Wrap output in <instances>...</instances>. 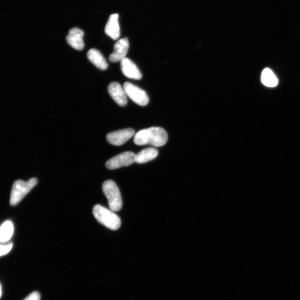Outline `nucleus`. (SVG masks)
Returning a JSON list of instances; mask_svg holds the SVG:
<instances>
[{
	"instance_id": "1",
	"label": "nucleus",
	"mask_w": 300,
	"mask_h": 300,
	"mask_svg": "<svg viewBox=\"0 0 300 300\" xmlns=\"http://www.w3.org/2000/svg\"><path fill=\"white\" fill-rule=\"evenodd\" d=\"M168 135L164 129L159 127L139 131L134 137V143L142 146L150 145L155 147H161L167 143Z\"/></svg>"
},
{
	"instance_id": "2",
	"label": "nucleus",
	"mask_w": 300,
	"mask_h": 300,
	"mask_svg": "<svg viewBox=\"0 0 300 300\" xmlns=\"http://www.w3.org/2000/svg\"><path fill=\"white\" fill-rule=\"evenodd\" d=\"M93 213L96 219L107 228L112 230H117L120 228L121 219L112 210L97 205L94 207Z\"/></svg>"
},
{
	"instance_id": "3",
	"label": "nucleus",
	"mask_w": 300,
	"mask_h": 300,
	"mask_svg": "<svg viewBox=\"0 0 300 300\" xmlns=\"http://www.w3.org/2000/svg\"><path fill=\"white\" fill-rule=\"evenodd\" d=\"M38 180L36 178H31L28 181L17 180L12 186L10 203L11 206H15L20 202L30 191L37 184Z\"/></svg>"
},
{
	"instance_id": "4",
	"label": "nucleus",
	"mask_w": 300,
	"mask_h": 300,
	"mask_svg": "<svg viewBox=\"0 0 300 300\" xmlns=\"http://www.w3.org/2000/svg\"><path fill=\"white\" fill-rule=\"evenodd\" d=\"M102 188L111 210L119 212L122 208L123 200L117 184L112 180H107L104 182Z\"/></svg>"
},
{
	"instance_id": "5",
	"label": "nucleus",
	"mask_w": 300,
	"mask_h": 300,
	"mask_svg": "<svg viewBox=\"0 0 300 300\" xmlns=\"http://www.w3.org/2000/svg\"><path fill=\"white\" fill-rule=\"evenodd\" d=\"M123 87L127 97H129L134 103L142 106L148 104L149 102L148 95L142 88L129 82H125Z\"/></svg>"
},
{
	"instance_id": "6",
	"label": "nucleus",
	"mask_w": 300,
	"mask_h": 300,
	"mask_svg": "<svg viewBox=\"0 0 300 300\" xmlns=\"http://www.w3.org/2000/svg\"><path fill=\"white\" fill-rule=\"evenodd\" d=\"M136 163V154L131 151L125 152L114 156L105 164L106 167L109 170H116L121 167H128Z\"/></svg>"
},
{
	"instance_id": "7",
	"label": "nucleus",
	"mask_w": 300,
	"mask_h": 300,
	"mask_svg": "<svg viewBox=\"0 0 300 300\" xmlns=\"http://www.w3.org/2000/svg\"><path fill=\"white\" fill-rule=\"evenodd\" d=\"M135 131L132 129H125L113 131L107 134V141L110 144L121 146L124 144L128 140L135 135Z\"/></svg>"
},
{
	"instance_id": "8",
	"label": "nucleus",
	"mask_w": 300,
	"mask_h": 300,
	"mask_svg": "<svg viewBox=\"0 0 300 300\" xmlns=\"http://www.w3.org/2000/svg\"><path fill=\"white\" fill-rule=\"evenodd\" d=\"M129 42L127 37L120 39L114 45L113 52L109 56L111 62H117L126 58L128 52Z\"/></svg>"
},
{
	"instance_id": "9",
	"label": "nucleus",
	"mask_w": 300,
	"mask_h": 300,
	"mask_svg": "<svg viewBox=\"0 0 300 300\" xmlns=\"http://www.w3.org/2000/svg\"><path fill=\"white\" fill-rule=\"evenodd\" d=\"M108 92L112 99L121 107L127 104V94L123 87L117 82H112L108 85Z\"/></svg>"
},
{
	"instance_id": "10",
	"label": "nucleus",
	"mask_w": 300,
	"mask_h": 300,
	"mask_svg": "<svg viewBox=\"0 0 300 300\" xmlns=\"http://www.w3.org/2000/svg\"><path fill=\"white\" fill-rule=\"evenodd\" d=\"M121 67L126 77L137 80L142 78V74L135 63L127 57L121 61Z\"/></svg>"
},
{
	"instance_id": "11",
	"label": "nucleus",
	"mask_w": 300,
	"mask_h": 300,
	"mask_svg": "<svg viewBox=\"0 0 300 300\" xmlns=\"http://www.w3.org/2000/svg\"><path fill=\"white\" fill-rule=\"evenodd\" d=\"M84 35V31L78 28H73L68 32L66 37L67 42L74 49L81 51L84 49L85 46L83 40Z\"/></svg>"
},
{
	"instance_id": "12",
	"label": "nucleus",
	"mask_w": 300,
	"mask_h": 300,
	"mask_svg": "<svg viewBox=\"0 0 300 300\" xmlns=\"http://www.w3.org/2000/svg\"><path fill=\"white\" fill-rule=\"evenodd\" d=\"M105 33L112 39L116 40L120 36V29L119 23V15L114 14L111 15L106 25Z\"/></svg>"
},
{
	"instance_id": "13",
	"label": "nucleus",
	"mask_w": 300,
	"mask_h": 300,
	"mask_svg": "<svg viewBox=\"0 0 300 300\" xmlns=\"http://www.w3.org/2000/svg\"><path fill=\"white\" fill-rule=\"evenodd\" d=\"M87 58L93 64L101 70H106L108 67V63L104 56L99 50L92 49L88 51Z\"/></svg>"
},
{
	"instance_id": "14",
	"label": "nucleus",
	"mask_w": 300,
	"mask_h": 300,
	"mask_svg": "<svg viewBox=\"0 0 300 300\" xmlns=\"http://www.w3.org/2000/svg\"><path fill=\"white\" fill-rule=\"evenodd\" d=\"M158 154V150L154 148H146L136 155V163L144 164L154 159Z\"/></svg>"
},
{
	"instance_id": "15",
	"label": "nucleus",
	"mask_w": 300,
	"mask_h": 300,
	"mask_svg": "<svg viewBox=\"0 0 300 300\" xmlns=\"http://www.w3.org/2000/svg\"><path fill=\"white\" fill-rule=\"evenodd\" d=\"M14 232L13 223L11 221H6L0 226V242L6 243L10 241Z\"/></svg>"
},
{
	"instance_id": "16",
	"label": "nucleus",
	"mask_w": 300,
	"mask_h": 300,
	"mask_svg": "<svg viewBox=\"0 0 300 300\" xmlns=\"http://www.w3.org/2000/svg\"><path fill=\"white\" fill-rule=\"evenodd\" d=\"M261 82L267 87H273L278 85L279 80L272 70L269 68H266L262 73Z\"/></svg>"
},
{
	"instance_id": "17",
	"label": "nucleus",
	"mask_w": 300,
	"mask_h": 300,
	"mask_svg": "<svg viewBox=\"0 0 300 300\" xmlns=\"http://www.w3.org/2000/svg\"><path fill=\"white\" fill-rule=\"evenodd\" d=\"M13 244L10 243L6 245L0 244V257L8 254L11 250Z\"/></svg>"
},
{
	"instance_id": "18",
	"label": "nucleus",
	"mask_w": 300,
	"mask_h": 300,
	"mask_svg": "<svg viewBox=\"0 0 300 300\" xmlns=\"http://www.w3.org/2000/svg\"><path fill=\"white\" fill-rule=\"evenodd\" d=\"M41 296L39 292L34 291L32 292L27 298L24 300H40Z\"/></svg>"
},
{
	"instance_id": "19",
	"label": "nucleus",
	"mask_w": 300,
	"mask_h": 300,
	"mask_svg": "<svg viewBox=\"0 0 300 300\" xmlns=\"http://www.w3.org/2000/svg\"><path fill=\"white\" fill-rule=\"evenodd\" d=\"M2 295V286L1 284H0V298H1Z\"/></svg>"
}]
</instances>
